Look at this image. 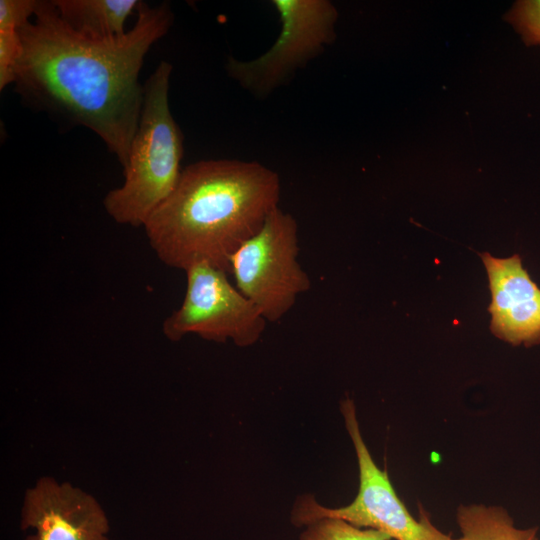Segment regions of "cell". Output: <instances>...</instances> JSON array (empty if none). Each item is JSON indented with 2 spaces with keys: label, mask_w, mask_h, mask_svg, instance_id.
<instances>
[{
  "label": "cell",
  "mask_w": 540,
  "mask_h": 540,
  "mask_svg": "<svg viewBox=\"0 0 540 540\" xmlns=\"http://www.w3.org/2000/svg\"><path fill=\"white\" fill-rule=\"evenodd\" d=\"M62 21L74 32L96 40L123 36L125 23L138 0H53Z\"/></svg>",
  "instance_id": "cell-10"
},
{
  "label": "cell",
  "mask_w": 540,
  "mask_h": 540,
  "mask_svg": "<svg viewBox=\"0 0 540 540\" xmlns=\"http://www.w3.org/2000/svg\"><path fill=\"white\" fill-rule=\"evenodd\" d=\"M38 0H0V31H19L34 17Z\"/></svg>",
  "instance_id": "cell-15"
},
{
  "label": "cell",
  "mask_w": 540,
  "mask_h": 540,
  "mask_svg": "<svg viewBox=\"0 0 540 540\" xmlns=\"http://www.w3.org/2000/svg\"><path fill=\"white\" fill-rule=\"evenodd\" d=\"M21 526L36 531L26 540H109L108 521L98 502L51 478L40 479L27 491Z\"/></svg>",
  "instance_id": "cell-8"
},
{
  "label": "cell",
  "mask_w": 540,
  "mask_h": 540,
  "mask_svg": "<svg viewBox=\"0 0 540 540\" xmlns=\"http://www.w3.org/2000/svg\"><path fill=\"white\" fill-rule=\"evenodd\" d=\"M506 19L527 46L540 45V0L517 1Z\"/></svg>",
  "instance_id": "cell-13"
},
{
  "label": "cell",
  "mask_w": 540,
  "mask_h": 540,
  "mask_svg": "<svg viewBox=\"0 0 540 540\" xmlns=\"http://www.w3.org/2000/svg\"><path fill=\"white\" fill-rule=\"evenodd\" d=\"M341 413L358 461V493L349 505L340 508L324 507L311 495L302 496L292 510V523L306 526L331 517L345 520L359 528L378 530L395 540H452L449 534L432 524L422 508L418 519L410 514L396 494L387 473L372 459L362 438L352 399L347 398L341 402Z\"/></svg>",
  "instance_id": "cell-4"
},
{
  "label": "cell",
  "mask_w": 540,
  "mask_h": 540,
  "mask_svg": "<svg viewBox=\"0 0 540 540\" xmlns=\"http://www.w3.org/2000/svg\"><path fill=\"white\" fill-rule=\"evenodd\" d=\"M492 300L491 332L512 345L540 343V289L523 268L521 258H495L480 253Z\"/></svg>",
  "instance_id": "cell-9"
},
{
  "label": "cell",
  "mask_w": 540,
  "mask_h": 540,
  "mask_svg": "<svg viewBox=\"0 0 540 540\" xmlns=\"http://www.w3.org/2000/svg\"><path fill=\"white\" fill-rule=\"evenodd\" d=\"M33 18L18 31L23 52L16 91L36 108L94 132L124 166L143 106L139 73L173 23L170 5L141 1L134 26L104 40L71 30L52 1H39Z\"/></svg>",
  "instance_id": "cell-1"
},
{
  "label": "cell",
  "mask_w": 540,
  "mask_h": 540,
  "mask_svg": "<svg viewBox=\"0 0 540 540\" xmlns=\"http://www.w3.org/2000/svg\"><path fill=\"white\" fill-rule=\"evenodd\" d=\"M300 540H390L375 529L359 528L351 523L326 517L306 525L300 534Z\"/></svg>",
  "instance_id": "cell-12"
},
{
  "label": "cell",
  "mask_w": 540,
  "mask_h": 540,
  "mask_svg": "<svg viewBox=\"0 0 540 540\" xmlns=\"http://www.w3.org/2000/svg\"><path fill=\"white\" fill-rule=\"evenodd\" d=\"M280 191L278 173L259 162L198 161L182 169L143 227L167 266L207 263L230 273L232 256L278 208Z\"/></svg>",
  "instance_id": "cell-2"
},
{
  "label": "cell",
  "mask_w": 540,
  "mask_h": 540,
  "mask_svg": "<svg viewBox=\"0 0 540 540\" xmlns=\"http://www.w3.org/2000/svg\"><path fill=\"white\" fill-rule=\"evenodd\" d=\"M281 29L273 45L259 57H229L230 78L254 96L267 97L295 72L317 57L335 37L338 12L328 0H272Z\"/></svg>",
  "instance_id": "cell-6"
},
{
  "label": "cell",
  "mask_w": 540,
  "mask_h": 540,
  "mask_svg": "<svg viewBox=\"0 0 540 540\" xmlns=\"http://www.w3.org/2000/svg\"><path fill=\"white\" fill-rule=\"evenodd\" d=\"M186 291L181 306L162 325L163 334L178 341L196 334L209 341L231 340L239 347L254 345L267 320L259 308L228 279V272L207 263L186 271Z\"/></svg>",
  "instance_id": "cell-7"
},
{
  "label": "cell",
  "mask_w": 540,
  "mask_h": 540,
  "mask_svg": "<svg viewBox=\"0 0 540 540\" xmlns=\"http://www.w3.org/2000/svg\"><path fill=\"white\" fill-rule=\"evenodd\" d=\"M298 225L279 207L234 253L230 273L237 289L252 301L267 321L277 322L311 288L298 262Z\"/></svg>",
  "instance_id": "cell-5"
},
{
  "label": "cell",
  "mask_w": 540,
  "mask_h": 540,
  "mask_svg": "<svg viewBox=\"0 0 540 540\" xmlns=\"http://www.w3.org/2000/svg\"><path fill=\"white\" fill-rule=\"evenodd\" d=\"M172 70L169 62L161 61L143 84V106L123 166V184L109 191L103 202L119 224L143 226L181 175L183 135L168 98Z\"/></svg>",
  "instance_id": "cell-3"
},
{
  "label": "cell",
  "mask_w": 540,
  "mask_h": 540,
  "mask_svg": "<svg viewBox=\"0 0 540 540\" xmlns=\"http://www.w3.org/2000/svg\"><path fill=\"white\" fill-rule=\"evenodd\" d=\"M22 52L18 31H0V90L14 84Z\"/></svg>",
  "instance_id": "cell-14"
},
{
  "label": "cell",
  "mask_w": 540,
  "mask_h": 540,
  "mask_svg": "<svg viewBox=\"0 0 540 540\" xmlns=\"http://www.w3.org/2000/svg\"><path fill=\"white\" fill-rule=\"evenodd\" d=\"M456 520L461 535L452 540H538V527L517 528L500 506L460 505Z\"/></svg>",
  "instance_id": "cell-11"
}]
</instances>
